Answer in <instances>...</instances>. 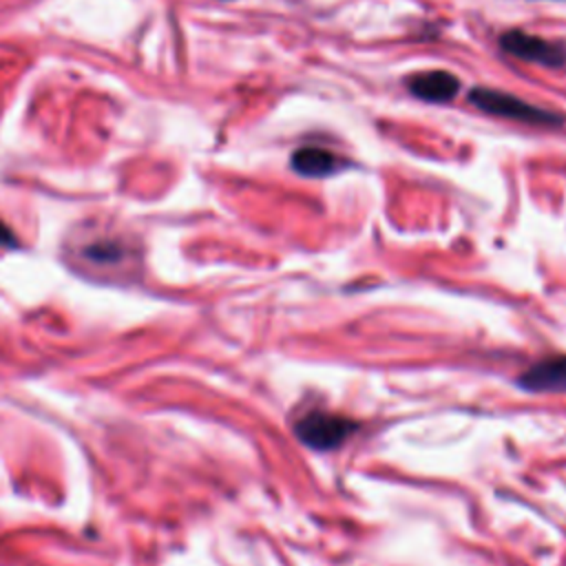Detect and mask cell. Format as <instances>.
Instances as JSON below:
<instances>
[{"label":"cell","instance_id":"5","mask_svg":"<svg viewBox=\"0 0 566 566\" xmlns=\"http://www.w3.org/2000/svg\"><path fill=\"white\" fill-rule=\"evenodd\" d=\"M520 385L531 391H566V356L539 360L520 376Z\"/></svg>","mask_w":566,"mask_h":566},{"label":"cell","instance_id":"3","mask_svg":"<svg viewBox=\"0 0 566 566\" xmlns=\"http://www.w3.org/2000/svg\"><path fill=\"white\" fill-rule=\"evenodd\" d=\"M500 46L513 57L535 62V64H542V66H562V64H566L564 44L531 35V33L520 31V29L502 33Z\"/></svg>","mask_w":566,"mask_h":566},{"label":"cell","instance_id":"7","mask_svg":"<svg viewBox=\"0 0 566 566\" xmlns=\"http://www.w3.org/2000/svg\"><path fill=\"white\" fill-rule=\"evenodd\" d=\"M80 259L97 268H113L126 259V248L115 239H97L80 250Z\"/></svg>","mask_w":566,"mask_h":566},{"label":"cell","instance_id":"6","mask_svg":"<svg viewBox=\"0 0 566 566\" xmlns=\"http://www.w3.org/2000/svg\"><path fill=\"white\" fill-rule=\"evenodd\" d=\"M290 164L303 177H327V175L338 172L345 166V161L340 157H336L334 153L318 148V146H305V148L294 150Z\"/></svg>","mask_w":566,"mask_h":566},{"label":"cell","instance_id":"1","mask_svg":"<svg viewBox=\"0 0 566 566\" xmlns=\"http://www.w3.org/2000/svg\"><path fill=\"white\" fill-rule=\"evenodd\" d=\"M469 99L473 106H478L484 113L506 117V119H517V122H528L535 126H559L562 117L553 111L533 106L511 93H502L495 88H484L478 86L469 93Z\"/></svg>","mask_w":566,"mask_h":566},{"label":"cell","instance_id":"4","mask_svg":"<svg viewBox=\"0 0 566 566\" xmlns=\"http://www.w3.org/2000/svg\"><path fill=\"white\" fill-rule=\"evenodd\" d=\"M407 86L416 97H420L424 102L444 104L458 95L460 80L455 75H451L449 71H427V73L411 75L407 80Z\"/></svg>","mask_w":566,"mask_h":566},{"label":"cell","instance_id":"8","mask_svg":"<svg viewBox=\"0 0 566 566\" xmlns=\"http://www.w3.org/2000/svg\"><path fill=\"white\" fill-rule=\"evenodd\" d=\"M0 245H15V237L2 221H0Z\"/></svg>","mask_w":566,"mask_h":566},{"label":"cell","instance_id":"2","mask_svg":"<svg viewBox=\"0 0 566 566\" xmlns=\"http://www.w3.org/2000/svg\"><path fill=\"white\" fill-rule=\"evenodd\" d=\"M354 429H356V422L336 413H325V411H310L294 424L296 438L318 451L338 447L345 438H349Z\"/></svg>","mask_w":566,"mask_h":566}]
</instances>
